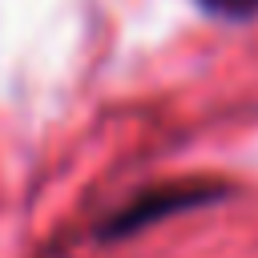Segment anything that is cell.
I'll list each match as a JSON object with an SVG mask.
<instances>
[{
  "instance_id": "1",
  "label": "cell",
  "mask_w": 258,
  "mask_h": 258,
  "mask_svg": "<svg viewBox=\"0 0 258 258\" xmlns=\"http://www.w3.org/2000/svg\"><path fill=\"white\" fill-rule=\"evenodd\" d=\"M218 198H226V185H222V181H210V177L161 181V185H149V189L133 194L117 214H109V218L97 226V238H101V242H121V238H129V234H141V230L157 226L161 218H173V214L210 206V202H218Z\"/></svg>"
},
{
  "instance_id": "2",
  "label": "cell",
  "mask_w": 258,
  "mask_h": 258,
  "mask_svg": "<svg viewBox=\"0 0 258 258\" xmlns=\"http://www.w3.org/2000/svg\"><path fill=\"white\" fill-rule=\"evenodd\" d=\"M202 4L222 20H254L258 16V0H202Z\"/></svg>"
}]
</instances>
